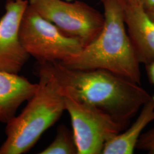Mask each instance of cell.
Masks as SVG:
<instances>
[{"label": "cell", "instance_id": "1", "mask_svg": "<svg viewBox=\"0 0 154 154\" xmlns=\"http://www.w3.org/2000/svg\"><path fill=\"white\" fill-rule=\"evenodd\" d=\"M38 63L54 76L64 94L126 125L152 97L140 84L105 69H74L60 61Z\"/></svg>", "mask_w": 154, "mask_h": 154}, {"label": "cell", "instance_id": "2", "mask_svg": "<svg viewBox=\"0 0 154 154\" xmlns=\"http://www.w3.org/2000/svg\"><path fill=\"white\" fill-rule=\"evenodd\" d=\"M101 1L105 22L98 35L79 53L61 62L74 69H105L140 84V63L127 32L123 5L119 0Z\"/></svg>", "mask_w": 154, "mask_h": 154}, {"label": "cell", "instance_id": "3", "mask_svg": "<svg viewBox=\"0 0 154 154\" xmlns=\"http://www.w3.org/2000/svg\"><path fill=\"white\" fill-rule=\"evenodd\" d=\"M38 88L21 114L6 123L0 154L26 152L65 110L63 89L54 76L38 63Z\"/></svg>", "mask_w": 154, "mask_h": 154}, {"label": "cell", "instance_id": "4", "mask_svg": "<svg viewBox=\"0 0 154 154\" xmlns=\"http://www.w3.org/2000/svg\"><path fill=\"white\" fill-rule=\"evenodd\" d=\"M19 35L23 49L38 63L62 62L84 48L78 39L63 34L29 4L22 16Z\"/></svg>", "mask_w": 154, "mask_h": 154}, {"label": "cell", "instance_id": "5", "mask_svg": "<svg viewBox=\"0 0 154 154\" xmlns=\"http://www.w3.org/2000/svg\"><path fill=\"white\" fill-rule=\"evenodd\" d=\"M28 4L63 34L78 39L84 47L98 35L104 25V15L83 1L28 0Z\"/></svg>", "mask_w": 154, "mask_h": 154}, {"label": "cell", "instance_id": "6", "mask_svg": "<svg viewBox=\"0 0 154 154\" xmlns=\"http://www.w3.org/2000/svg\"><path fill=\"white\" fill-rule=\"evenodd\" d=\"M78 154H101L105 144L126 124L103 110L64 94Z\"/></svg>", "mask_w": 154, "mask_h": 154}, {"label": "cell", "instance_id": "7", "mask_svg": "<svg viewBox=\"0 0 154 154\" xmlns=\"http://www.w3.org/2000/svg\"><path fill=\"white\" fill-rule=\"evenodd\" d=\"M28 0H6L0 19V71L18 74L29 58L19 35L20 26Z\"/></svg>", "mask_w": 154, "mask_h": 154}, {"label": "cell", "instance_id": "8", "mask_svg": "<svg viewBox=\"0 0 154 154\" xmlns=\"http://www.w3.org/2000/svg\"><path fill=\"white\" fill-rule=\"evenodd\" d=\"M123 7L127 32L138 61L149 64L154 61V22L140 4Z\"/></svg>", "mask_w": 154, "mask_h": 154}, {"label": "cell", "instance_id": "9", "mask_svg": "<svg viewBox=\"0 0 154 154\" xmlns=\"http://www.w3.org/2000/svg\"><path fill=\"white\" fill-rule=\"evenodd\" d=\"M38 88L18 74L0 71V122L6 123L22 103L30 99Z\"/></svg>", "mask_w": 154, "mask_h": 154}, {"label": "cell", "instance_id": "10", "mask_svg": "<svg viewBox=\"0 0 154 154\" xmlns=\"http://www.w3.org/2000/svg\"><path fill=\"white\" fill-rule=\"evenodd\" d=\"M154 121V96L143 105L136 121L125 131L120 132L105 144L103 154H132L143 130Z\"/></svg>", "mask_w": 154, "mask_h": 154}, {"label": "cell", "instance_id": "11", "mask_svg": "<svg viewBox=\"0 0 154 154\" xmlns=\"http://www.w3.org/2000/svg\"><path fill=\"white\" fill-rule=\"evenodd\" d=\"M39 154H78L73 133L64 125L60 126L54 140Z\"/></svg>", "mask_w": 154, "mask_h": 154}, {"label": "cell", "instance_id": "12", "mask_svg": "<svg viewBox=\"0 0 154 154\" xmlns=\"http://www.w3.org/2000/svg\"><path fill=\"white\" fill-rule=\"evenodd\" d=\"M136 148L146 151L148 154H154V127L142 134L138 140Z\"/></svg>", "mask_w": 154, "mask_h": 154}, {"label": "cell", "instance_id": "13", "mask_svg": "<svg viewBox=\"0 0 154 154\" xmlns=\"http://www.w3.org/2000/svg\"><path fill=\"white\" fill-rule=\"evenodd\" d=\"M149 81L154 88V61L145 65Z\"/></svg>", "mask_w": 154, "mask_h": 154}, {"label": "cell", "instance_id": "14", "mask_svg": "<svg viewBox=\"0 0 154 154\" xmlns=\"http://www.w3.org/2000/svg\"><path fill=\"white\" fill-rule=\"evenodd\" d=\"M140 4L146 11L154 9V0H140Z\"/></svg>", "mask_w": 154, "mask_h": 154}, {"label": "cell", "instance_id": "15", "mask_svg": "<svg viewBox=\"0 0 154 154\" xmlns=\"http://www.w3.org/2000/svg\"><path fill=\"white\" fill-rule=\"evenodd\" d=\"M122 5L140 4V0H119Z\"/></svg>", "mask_w": 154, "mask_h": 154}, {"label": "cell", "instance_id": "16", "mask_svg": "<svg viewBox=\"0 0 154 154\" xmlns=\"http://www.w3.org/2000/svg\"><path fill=\"white\" fill-rule=\"evenodd\" d=\"M147 12L149 17L151 18V20L154 22V9L149 11H146Z\"/></svg>", "mask_w": 154, "mask_h": 154}, {"label": "cell", "instance_id": "17", "mask_svg": "<svg viewBox=\"0 0 154 154\" xmlns=\"http://www.w3.org/2000/svg\"><path fill=\"white\" fill-rule=\"evenodd\" d=\"M66 1H73V0H66Z\"/></svg>", "mask_w": 154, "mask_h": 154}]
</instances>
